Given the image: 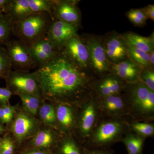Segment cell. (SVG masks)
I'll return each instance as SVG.
<instances>
[{"label": "cell", "mask_w": 154, "mask_h": 154, "mask_svg": "<svg viewBox=\"0 0 154 154\" xmlns=\"http://www.w3.org/2000/svg\"><path fill=\"white\" fill-rule=\"evenodd\" d=\"M31 11L33 14L46 13L54 21L53 15L52 0H28Z\"/></svg>", "instance_id": "cell-26"}, {"label": "cell", "mask_w": 154, "mask_h": 154, "mask_svg": "<svg viewBox=\"0 0 154 154\" xmlns=\"http://www.w3.org/2000/svg\"><path fill=\"white\" fill-rule=\"evenodd\" d=\"M12 66L7 51L0 46V78L6 79L12 71Z\"/></svg>", "instance_id": "cell-28"}, {"label": "cell", "mask_w": 154, "mask_h": 154, "mask_svg": "<svg viewBox=\"0 0 154 154\" xmlns=\"http://www.w3.org/2000/svg\"><path fill=\"white\" fill-rule=\"evenodd\" d=\"M56 111L57 121L61 127L65 131L72 128L75 122L73 109L68 103H59Z\"/></svg>", "instance_id": "cell-18"}, {"label": "cell", "mask_w": 154, "mask_h": 154, "mask_svg": "<svg viewBox=\"0 0 154 154\" xmlns=\"http://www.w3.org/2000/svg\"><path fill=\"white\" fill-rule=\"evenodd\" d=\"M28 46L30 55L37 68L52 60L60 51L46 36Z\"/></svg>", "instance_id": "cell-8"}, {"label": "cell", "mask_w": 154, "mask_h": 154, "mask_svg": "<svg viewBox=\"0 0 154 154\" xmlns=\"http://www.w3.org/2000/svg\"><path fill=\"white\" fill-rule=\"evenodd\" d=\"M6 81L7 88L13 93H24L41 98L38 83L33 73L25 71H12Z\"/></svg>", "instance_id": "cell-4"}, {"label": "cell", "mask_w": 154, "mask_h": 154, "mask_svg": "<svg viewBox=\"0 0 154 154\" xmlns=\"http://www.w3.org/2000/svg\"><path fill=\"white\" fill-rule=\"evenodd\" d=\"M11 0H0V13L7 14L8 11Z\"/></svg>", "instance_id": "cell-36"}, {"label": "cell", "mask_w": 154, "mask_h": 154, "mask_svg": "<svg viewBox=\"0 0 154 154\" xmlns=\"http://www.w3.org/2000/svg\"><path fill=\"white\" fill-rule=\"evenodd\" d=\"M13 22L8 14H0V46H5L13 35Z\"/></svg>", "instance_id": "cell-22"}, {"label": "cell", "mask_w": 154, "mask_h": 154, "mask_svg": "<svg viewBox=\"0 0 154 154\" xmlns=\"http://www.w3.org/2000/svg\"><path fill=\"white\" fill-rule=\"evenodd\" d=\"M14 149V142L11 138L6 136L2 139L0 154H13Z\"/></svg>", "instance_id": "cell-33"}, {"label": "cell", "mask_w": 154, "mask_h": 154, "mask_svg": "<svg viewBox=\"0 0 154 154\" xmlns=\"http://www.w3.org/2000/svg\"><path fill=\"white\" fill-rule=\"evenodd\" d=\"M60 52L82 69L85 70L90 65L88 47L78 35L68 40Z\"/></svg>", "instance_id": "cell-6"}, {"label": "cell", "mask_w": 154, "mask_h": 154, "mask_svg": "<svg viewBox=\"0 0 154 154\" xmlns=\"http://www.w3.org/2000/svg\"><path fill=\"white\" fill-rule=\"evenodd\" d=\"M4 131V127L1 124H0V135L2 134Z\"/></svg>", "instance_id": "cell-42"}, {"label": "cell", "mask_w": 154, "mask_h": 154, "mask_svg": "<svg viewBox=\"0 0 154 154\" xmlns=\"http://www.w3.org/2000/svg\"><path fill=\"white\" fill-rule=\"evenodd\" d=\"M32 14L28 0H11L7 14L11 17L14 23Z\"/></svg>", "instance_id": "cell-19"}, {"label": "cell", "mask_w": 154, "mask_h": 154, "mask_svg": "<svg viewBox=\"0 0 154 154\" xmlns=\"http://www.w3.org/2000/svg\"><path fill=\"white\" fill-rule=\"evenodd\" d=\"M103 44L106 57L110 64L119 63L128 57L127 46L121 36L114 34L109 36Z\"/></svg>", "instance_id": "cell-12"}, {"label": "cell", "mask_w": 154, "mask_h": 154, "mask_svg": "<svg viewBox=\"0 0 154 154\" xmlns=\"http://www.w3.org/2000/svg\"><path fill=\"white\" fill-rule=\"evenodd\" d=\"M79 25L55 20L50 26L46 37L59 50L70 38L78 35Z\"/></svg>", "instance_id": "cell-10"}, {"label": "cell", "mask_w": 154, "mask_h": 154, "mask_svg": "<svg viewBox=\"0 0 154 154\" xmlns=\"http://www.w3.org/2000/svg\"><path fill=\"white\" fill-rule=\"evenodd\" d=\"M100 106L102 110L107 113L118 114L124 111L125 104L123 98L116 94L102 98Z\"/></svg>", "instance_id": "cell-20"}, {"label": "cell", "mask_w": 154, "mask_h": 154, "mask_svg": "<svg viewBox=\"0 0 154 154\" xmlns=\"http://www.w3.org/2000/svg\"><path fill=\"white\" fill-rule=\"evenodd\" d=\"M57 154H84L82 149L72 139L68 138L63 141L57 149Z\"/></svg>", "instance_id": "cell-27"}, {"label": "cell", "mask_w": 154, "mask_h": 154, "mask_svg": "<svg viewBox=\"0 0 154 154\" xmlns=\"http://www.w3.org/2000/svg\"><path fill=\"white\" fill-rule=\"evenodd\" d=\"M148 19L154 20V5H149L143 8Z\"/></svg>", "instance_id": "cell-37"}, {"label": "cell", "mask_w": 154, "mask_h": 154, "mask_svg": "<svg viewBox=\"0 0 154 154\" xmlns=\"http://www.w3.org/2000/svg\"><path fill=\"white\" fill-rule=\"evenodd\" d=\"M37 124L35 119L27 113L21 112L12 124V132L17 140L22 142L34 132Z\"/></svg>", "instance_id": "cell-14"}, {"label": "cell", "mask_w": 154, "mask_h": 154, "mask_svg": "<svg viewBox=\"0 0 154 154\" xmlns=\"http://www.w3.org/2000/svg\"><path fill=\"white\" fill-rule=\"evenodd\" d=\"M8 55L12 68L15 70L28 71L37 67L32 59L28 45L17 39H10L5 45Z\"/></svg>", "instance_id": "cell-5"}, {"label": "cell", "mask_w": 154, "mask_h": 154, "mask_svg": "<svg viewBox=\"0 0 154 154\" xmlns=\"http://www.w3.org/2000/svg\"><path fill=\"white\" fill-rule=\"evenodd\" d=\"M53 21L54 20L47 13L30 14L13 23V35L28 46L46 36Z\"/></svg>", "instance_id": "cell-2"}, {"label": "cell", "mask_w": 154, "mask_h": 154, "mask_svg": "<svg viewBox=\"0 0 154 154\" xmlns=\"http://www.w3.org/2000/svg\"><path fill=\"white\" fill-rule=\"evenodd\" d=\"M113 75L128 83L140 81L142 68L134 63L129 58L116 64L111 65Z\"/></svg>", "instance_id": "cell-13"}, {"label": "cell", "mask_w": 154, "mask_h": 154, "mask_svg": "<svg viewBox=\"0 0 154 154\" xmlns=\"http://www.w3.org/2000/svg\"><path fill=\"white\" fill-rule=\"evenodd\" d=\"M96 104L92 100L86 103L80 116L79 127L80 133L84 137L91 134L96 117Z\"/></svg>", "instance_id": "cell-16"}, {"label": "cell", "mask_w": 154, "mask_h": 154, "mask_svg": "<svg viewBox=\"0 0 154 154\" xmlns=\"http://www.w3.org/2000/svg\"><path fill=\"white\" fill-rule=\"evenodd\" d=\"M149 62L151 67L153 68L154 66V51L149 54Z\"/></svg>", "instance_id": "cell-41"}, {"label": "cell", "mask_w": 154, "mask_h": 154, "mask_svg": "<svg viewBox=\"0 0 154 154\" xmlns=\"http://www.w3.org/2000/svg\"><path fill=\"white\" fill-rule=\"evenodd\" d=\"M15 94L18 95L20 97L25 110L31 115H36L38 110L40 98L34 95L24 93H18Z\"/></svg>", "instance_id": "cell-25"}, {"label": "cell", "mask_w": 154, "mask_h": 154, "mask_svg": "<svg viewBox=\"0 0 154 154\" xmlns=\"http://www.w3.org/2000/svg\"><path fill=\"white\" fill-rule=\"evenodd\" d=\"M39 115L42 122L48 125L52 126L56 122L55 110L50 104H45L40 107Z\"/></svg>", "instance_id": "cell-29"}, {"label": "cell", "mask_w": 154, "mask_h": 154, "mask_svg": "<svg viewBox=\"0 0 154 154\" xmlns=\"http://www.w3.org/2000/svg\"><path fill=\"white\" fill-rule=\"evenodd\" d=\"M128 84L127 94L132 108L142 116L152 115L154 112V91L140 81Z\"/></svg>", "instance_id": "cell-3"}, {"label": "cell", "mask_w": 154, "mask_h": 154, "mask_svg": "<svg viewBox=\"0 0 154 154\" xmlns=\"http://www.w3.org/2000/svg\"><path fill=\"white\" fill-rule=\"evenodd\" d=\"M144 141V137L132 134H127L122 140L128 154H143Z\"/></svg>", "instance_id": "cell-23"}, {"label": "cell", "mask_w": 154, "mask_h": 154, "mask_svg": "<svg viewBox=\"0 0 154 154\" xmlns=\"http://www.w3.org/2000/svg\"><path fill=\"white\" fill-rule=\"evenodd\" d=\"M1 106L2 107L4 112L8 116V118L9 119L10 121H11L14 116V111H15V107L8 105Z\"/></svg>", "instance_id": "cell-35"}, {"label": "cell", "mask_w": 154, "mask_h": 154, "mask_svg": "<svg viewBox=\"0 0 154 154\" xmlns=\"http://www.w3.org/2000/svg\"><path fill=\"white\" fill-rule=\"evenodd\" d=\"M22 154H51L45 149L34 148L25 152Z\"/></svg>", "instance_id": "cell-39"}, {"label": "cell", "mask_w": 154, "mask_h": 154, "mask_svg": "<svg viewBox=\"0 0 154 154\" xmlns=\"http://www.w3.org/2000/svg\"><path fill=\"white\" fill-rule=\"evenodd\" d=\"M41 97L59 103L80 99L88 90L90 79L85 70L60 52L33 72Z\"/></svg>", "instance_id": "cell-1"}, {"label": "cell", "mask_w": 154, "mask_h": 154, "mask_svg": "<svg viewBox=\"0 0 154 154\" xmlns=\"http://www.w3.org/2000/svg\"><path fill=\"white\" fill-rule=\"evenodd\" d=\"M0 121L3 123H8L11 122L4 112L2 106L0 107Z\"/></svg>", "instance_id": "cell-40"}, {"label": "cell", "mask_w": 154, "mask_h": 154, "mask_svg": "<svg viewBox=\"0 0 154 154\" xmlns=\"http://www.w3.org/2000/svg\"><path fill=\"white\" fill-rule=\"evenodd\" d=\"M52 12L55 20L79 25L81 15L76 1L52 0Z\"/></svg>", "instance_id": "cell-11"}, {"label": "cell", "mask_w": 154, "mask_h": 154, "mask_svg": "<svg viewBox=\"0 0 154 154\" xmlns=\"http://www.w3.org/2000/svg\"><path fill=\"white\" fill-rule=\"evenodd\" d=\"M1 14V13H0V14Z\"/></svg>", "instance_id": "cell-44"}, {"label": "cell", "mask_w": 154, "mask_h": 154, "mask_svg": "<svg viewBox=\"0 0 154 154\" xmlns=\"http://www.w3.org/2000/svg\"><path fill=\"white\" fill-rule=\"evenodd\" d=\"M55 134L51 131L42 130L38 131L32 141L35 148L44 149L52 146L55 142Z\"/></svg>", "instance_id": "cell-21"}, {"label": "cell", "mask_w": 154, "mask_h": 154, "mask_svg": "<svg viewBox=\"0 0 154 154\" xmlns=\"http://www.w3.org/2000/svg\"><path fill=\"white\" fill-rule=\"evenodd\" d=\"M127 50L128 57L134 63L142 69L151 68L150 65L149 54L128 46H127Z\"/></svg>", "instance_id": "cell-24"}, {"label": "cell", "mask_w": 154, "mask_h": 154, "mask_svg": "<svg viewBox=\"0 0 154 154\" xmlns=\"http://www.w3.org/2000/svg\"><path fill=\"white\" fill-rule=\"evenodd\" d=\"M84 154H113L109 151L105 149H84Z\"/></svg>", "instance_id": "cell-38"}, {"label": "cell", "mask_w": 154, "mask_h": 154, "mask_svg": "<svg viewBox=\"0 0 154 154\" xmlns=\"http://www.w3.org/2000/svg\"><path fill=\"white\" fill-rule=\"evenodd\" d=\"M13 94V92L8 88L0 87V105L1 106L8 105Z\"/></svg>", "instance_id": "cell-34"}, {"label": "cell", "mask_w": 154, "mask_h": 154, "mask_svg": "<svg viewBox=\"0 0 154 154\" xmlns=\"http://www.w3.org/2000/svg\"><path fill=\"white\" fill-rule=\"evenodd\" d=\"M128 18L134 25L142 26L148 19L143 9H132L128 12Z\"/></svg>", "instance_id": "cell-31"}, {"label": "cell", "mask_w": 154, "mask_h": 154, "mask_svg": "<svg viewBox=\"0 0 154 154\" xmlns=\"http://www.w3.org/2000/svg\"><path fill=\"white\" fill-rule=\"evenodd\" d=\"M140 81L154 91V71L152 68H143L140 72Z\"/></svg>", "instance_id": "cell-32"}, {"label": "cell", "mask_w": 154, "mask_h": 154, "mask_svg": "<svg viewBox=\"0 0 154 154\" xmlns=\"http://www.w3.org/2000/svg\"><path fill=\"white\" fill-rule=\"evenodd\" d=\"M2 139H0V150H1V143H2Z\"/></svg>", "instance_id": "cell-43"}, {"label": "cell", "mask_w": 154, "mask_h": 154, "mask_svg": "<svg viewBox=\"0 0 154 154\" xmlns=\"http://www.w3.org/2000/svg\"><path fill=\"white\" fill-rule=\"evenodd\" d=\"M131 129L136 133L138 135L142 137L152 136L154 134V126L153 124L135 122L131 125Z\"/></svg>", "instance_id": "cell-30"}, {"label": "cell", "mask_w": 154, "mask_h": 154, "mask_svg": "<svg viewBox=\"0 0 154 154\" xmlns=\"http://www.w3.org/2000/svg\"><path fill=\"white\" fill-rule=\"evenodd\" d=\"M85 43L89 51L90 65L94 70L99 73L108 71L111 64L107 60L104 44L101 39L91 37L87 39Z\"/></svg>", "instance_id": "cell-7"}, {"label": "cell", "mask_w": 154, "mask_h": 154, "mask_svg": "<svg viewBox=\"0 0 154 154\" xmlns=\"http://www.w3.org/2000/svg\"><path fill=\"white\" fill-rule=\"evenodd\" d=\"M127 46L150 54L154 51V35L149 37L140 36L133 33L122 35Z\"/></svg>", "instance_id": "cell-17"}, {"label": "cell", "mask_w": 154, "mask_h": 154, "mask_svg": "<svg viewBox=\"0 0 154 154\" xmlns=\"http://www.w3.org/2000/svg\"><path fill=\"white\" fill-rule=\"evenodd\" d=\"M124 88L122 80L115 75L104 77L95 84L94 88L102 98L119 94Z\"/></svg>", "instance_id": "cell-15"}, {"label": "cell", "mask_w": 154, "mask_h": 154, "mask_svg": "<svg viewBox=\"0 0 154 154\" xmlns=\"http://www.w3.org/2000/svg\"><path fill=\"white\" fill-rule=\"evenodd\" d=\"M123 125L118 121H108L100 125L93 136V143L96 146L107 145L114 142L122 134Z\"/></svg>", "instance_id": "cell-9"}]
</instances>
